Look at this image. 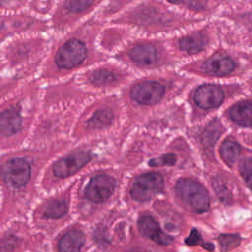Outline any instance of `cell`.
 Segmentation results:
<instances>
[{"instance_id": "obj_20", "label": "cell", "mask_w": 252, "mask_h": 252, "mask_svg": "<svg viewBox=\"0 0 252 252\" xmlns=\"http://www.w3.org/2000/svg\"><path fill=\"white\" fill-rule=\"evenodd\" d=\"M185 244L189 245V246H195V245H200L203 248H205L206 250L209 251H213L214 250V245L210 242H206L204 241V239L202 238V235L200 234V232L196 229L193 228L189 234V236L184 240Z\"/></svg>"}, {"instance_id": "obj_21", "label": "cell", "mask_w": 252, "mask_h": 252, "mask_svg": "<svg viewBox=\"0 0 252 252\" xmlns=\"http://www.w3.org/2000/svg\"><path fill=\"white\" fill-rule=\"evenodd\" d=\"M219 241L221 248L225 251L233 249L240 244L241 238L238 234L232 233H222L219 236Z\"/></svg>"}, {"instance_id": "obj_15", "label": "cell", "mask_w": 252, "mask_h": 252, "mask_svg": "<svg viewBox=\"0 0 252 252\" xmlns=\"http://www.w3.org/2000/svg\"><path fill=\"white\" fill-rule=\"evenodd\" d=\"M206 37L201 33H194L183 37L180 40V48L188 53H197L205 48Z\"/></svg>"}, {"instance_id": "obj_12", "label": "cell", "mask_w": 252, "mask_h": 252, "mask_svg": "<svg viewBox=\"0 0 252 252\" xmlns=\"http://www.w3.org/2000/svg\"><path fill=\"white\" fill-rule=\"evenodd\" d=\"M85 242V236L80 230H70L60 239L58 248L60 252H80Z\"/></svg>"}, {"instance_id": "obj_22", "label": "cell", "mask_w": 252, "mask_h": 252, "mask_svg": "<svg viewBox=\"0 0 252 252\" xmlns=\"http://www.w3.org/2000/svg\"><path fill=\"white\" fill-rule=\"evenodd\" d=\"M213 188L216 192V194L218 195L219 199L223 202L228 204L231 200V194L228 190V188L226 187V185L222 182V180L220 179H214L213 181Z\"/></svg>"}, {"instance_id": "obj_11", "label": "cell", "mask_w": 252, "mask_h": 252, "mask_svg": "<svg viewBox=\"0 0 252 252\" xmlns=\"http://www.w3.org/2000/svg\"><path fill=\"white\" fill-rule=\"evenodd\" d=\"M22 125V118L18 110L9 108L0 113V134L12 136L16 134Z\"/></svg>"}, {"instance_id": "obj_24", "label": "cell", "mask_w": 252, "mask_h": 252, "mask_svg": "<svg viewBox=\"0 0 252 252\" xmlns=\"http://www.w3.org/2000/svg\"><path fill=\"white\" fill-rule=\"evenodd\" d=\"M239 173L252 190V158H245L241 161L239 165Z\"/></svg>"}, {"instance_id": "obj_6", "label": "cell", "mask_w": 252, "mask_h": 252, "mask_svg": "<svg viewBox=\"0 0 252 252\" xmlns=\"http://www.w3.org/2000/svg\"><path fill=\"white\" fill-rule=\"evenodd\" d=\"M164 94V87L158 82L148 81L134 86L131 90V97L141 104H155Z\"/></svg>"}, {"instance_id": "obj_26", "label": "cell", "mask_w": 252, "mask_h": 252, "mask_svg": "<svg viewBox=\"0 0 252 252\" xmlns=\"http://www.w3.org/2000/svg\"><path fill=\"white\" fill-rule=\"evenodd\" d=\"M174 4H181L193 10H201L206 5V0H168Z\"/></svg>"}, {"instance_id": "obj_23", "label": "cell", "mask_w": 252, "mask_h": 252, "mask_svg": "<svg viewBox=\"0 0 252 252\" xmlns=\"http://www.w3.org/2000/svg\"><path fill=\"white\" fill-rule=\"evenodd\" d=\"M94 0H66L65 7L69 12L80 13L91 7Z\"/></svg>"}, {"instance_id": "obj_4", "label": "cell", "mask_w": 252, "mask_h": 252, "mask_svg": "<svg viewBox=\"0 0 252 252\" xmlns=\"http://www.w3.org/2000/svg\"><path fill=\"white\" fill-rule=\"evenodd\" d=\"M5 181L13 187H23L31 177V166L29 162L22 158L9 159L2 169Z\"/></svg>"}, {"instance_id": "obj_2", "label": "cell", "mask_w": 252, "mask_h": 252, "mask_svg": "<svg viewBox=\"0 0 252 252\" xmlns=\"http://www.w3.org/2000/svg\"><path fill=\"white\" fill-rule=\"evenodd\" d=\"M162 189V176L157 172H149L136 178L130 189V194L134 200L139 202H146L159 194Z\"/></svg>"}, {"instance_id": "obj_17", "label": "cell", "mask_w": 252, "mask_h": 252, "mask_svg": "<svg viewBox=\"0 0 252 252\" xmlns=\"http://www.w3.org/2000/svg\"><path fill=\"white\" fill-rule=\"evenodd\" d=\"M112 118H113V115L110 110L101 109L96 111L88 122H89V126L93 128H103L105 126H108L111 123Z\"/></svg>"}, {"instance_id": "obj_16", "label": "cell", "mask_w": 252, "mask_h": 252, "mask_svg": "<svg viewBox=\"0 0 252 252\" xmlns=\"http://www.w3.org/2000/svg\"><path fill=\"white\" fill-rule=\"evenodd\" d=\"M241 149L239 145L230 140L224 141L220 147V157L228 166H232L237 161Z\"/></svg>"}, {"instance_id": "obj_8", "label": "cell", "mask_w": 252, "mask_h": 252, "mask_svg": "<svg viewBox=\"0 0 252 252\" xmlns=\"http://www.w3.org/2000/svg\"><path fill=\"white\" fill-rule=\"evenodd\" d=\"M138 227L143 236L155 241L158 244L168 245L173 241V238L164 233L161 230L158 220L150 215L140 217L138 220Z\"/></svg>"}, {"instance_id": "obj_14", "label": "cell", "mask_w": 252, "mask_h": 252, "mask_svg": "<svg viewBox=\"0 0 252 252\" xmlns=\"http://www.w3.org/2000/svg\"><path fill=\"white\" fill-rule=\"evenodd\" d=\"M229 116L240 126H250L252 124V104L249 102L235 104L229 110Z\"/></svg>"}, {"instance_id": "obj_5", "label": "cell", "mask_w": 252, "mask_h": 252, "mask_svg": "<svg viewBox=\"0 0 252 252\" xmlns=\"http://www.w3.org/2000/svg\"><path fill=\"white\" fill-rule=\"evenodd\" d=\"M115 180L109 175L99 174L93 177L88 183L85 194L86 197L95 203L106 201L114 192Z\"/></svg>"}, {"instance_id": "obj_13", "label": "cell", "mask_w": 252, "mask_h": 252, "mask_svg": "<svg viewBox=\"0 0 252 252\" xmlns=\"http://www.w3.org/2000/svg\"><path fill=\"white\" fill-rule=\"evenodd\" d=\"M130 57L140 65H152L157 60L158 51L152 44H141L130 51Z\"/></svg>"}, {"instance_id": "obj_19", "label": "cell", "mask_w": 252, "mask_h": 252, "mask_svg": "<svg viewBox=\"0 0 252 252\" xmlns=\"http://www.w3.org/2000/svg\"><path fill=\"white\" fill-rule=\"evenodd\" d=\"M90 80L94 85L104 86V85L113 83L116 80V75L113 72L101 69V70H97V71L94 72L91 75Z\"/></svg>"}, {"instance_id": "obj_1", "label": "cell", "mask_w": 252, "mask_h": 252, "mask_svg": "<svg viewBox=\"0 0 252 252\" xmlns=\"http://www.w3.org/2000/svg\"><path fill=\"white\" fill-rule=\"evenodd\" d=\"M175 192L190 211L203 214L209 210V195L200 182L191 178H181L175 184Z\"/></svg>"}, {"instance_id": "obj_18", "label": "cell", "mask_w": 252, "mask_h": 252, "mask_svg": "<svg viewBox=\"0 0 252 252\" xmlns=\"http://www.w3.org/2000/svg\"><path fill=\"white\" fill-rule=\"evenodd\" d=\"M67 210L65 202L60 200H54L49 202L43 210V215L50 219H57L62 217Z\"/></svg>"}, {"instance_id": "obj_10", "label": "cell", "mask_w": 252, "mask_h": 252, "mask_svg": "<svg viewBox=\"0 0 252 252\" xmlns=\"http://www.w3.org/2000/svg\"><path fill=\"white\" fill-rule=\"evenodd\" d=\"M235 67L232 59L226 56L215 55L203 64V70L212 75L223 76L231 73Z\"/></svg>"}, {"instance_id": "obj_7", "label": "cell", "mask_w": 252, "mask_h": 252, "mask_svg": "<svg viewBox=\"0 0 252 252\" xmlns=\"http://www.w3.org/2000/svg\"><path fill=\"white\" fill-rule=\"evenodd\" d=\"M91 159V155L87 152H76L61 159L53 165V172L57 177L65 178L73 175L85 166Z\"/></svg>"}, {"instance_id": "obj_25", "label": "cell", "mask_w": 252, "mask_h": 252, "mask_svg": "<svg viewBox=\"0 0 252 252\" xmlns=\"http://www.w3.org/2000/svg\"><path fill=\"white\" fill-rule=\"evenodd\" d=\"M176 162V157L174 154H165L160 157L152 158L149 161L151 166H164V165H173Z\"/></svg>"}, {"instance_id": "obj_3", "label": "cell", "mask_w": 252, "mask_h": 252, "mask_svg": "<svg viewBox=\"0 0 252 252\" xmlns=\"http://www.w3.org/2000/svg\"><path fill=\"white\" fill-rule=\"evenodd\" d=\"M87 56L85 44L78 39H70L64 43L55 55V62L61 69H72L83 63Z\"/></svg>"}, {"instance_id": "obj_9", "label": "cell", "mask_w": 252, "mask_h": 252, "mask_svg": "<svg viewBox=\"0 0 252 252\" xmlns=\"http://www.w3.org/2000/svg\"><path fill=\"white\" fill-rule=\"evenodd\" d=\"M223 98L222 91L215 85H203L197 89L194 94L196 104L203 109L218 107L221 104Z\"/></svg>"}]
</instances>
